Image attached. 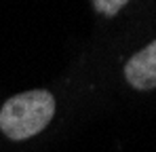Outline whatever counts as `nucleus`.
<instances>
[{
	"mask_svg": "<svg viewBox=\"0 0 156 152\" xmlns=\"http://www.w3.org/2000/svg\"><path fill=\"white\" fill-rule=\"evenodd\" d=\"M129 0H93V6L97 13H101L105 17H114L118 15V11L127 4Z\"/></svg>",
	"mask_w": 156,
	"mask_h": 152,
	"instance_id": "obj_3",
	"label": "nucleus"
},
{
	"mask_svg": "<svg viewBox=\"0 0 156 152\" xmlns=\"http://www.w3.org/2000/svg\"><path fill=\"white\" fill-rule=\"evenodd\" d=\"M125 78L137 91L156 89V40L137 51L125 63Z\"/></svg>",
	"mask_w": 156,
	"mask_h": 152,
	"instance_id": "obj_2",
	"label": "nucleus"
},
{
	"mask_svg": "<svg viewBox=\"0 0 156 152\" xmlns=\"http://www.w3.org/2000/svg\"><path fill=\"white\" fill-rule=\"evenodd\" d=\"M55 116V97L44 89H34L13 95L0 108V131L21 142L40 133Z\"/></svg>",
	"mask_w": 156,
	"mask_h": 152,
	"instance_id": "obj_1",
	"label": "nucleus"
}]
</instances>
